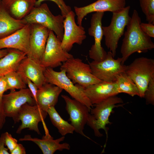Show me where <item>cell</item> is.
<instances>
[{
  "label": "cell",
  "mask_w": 154,
  "mask_h": 154,
  "mask_svg": "<svg viewBox=\"0 0 154 154\" xmlns=\"http://www.w3.org/2000/svg\"><path fill=\"white\" fill-rule=\"evenodd\" d=\"M141 19L137 11L134 10L124 33L120 48L122 63L124 64L130 56L135 52L145 53L154 48L151 38L140 29Z\"/></svg>",
  "instance_id": "obj_1"
},
{
  "label": "cell",
  "mask_w": 154,
  "mask_h": 154,
  "mask_svg": "<svg viewBox=\"0 0 154 154\" xmlns=\"http://www.w3.org/2000/svg\"><path fill=\"white\" fill-rule=\"evenodd\" d=\"M123 101L120 97L116 96L110 97L102 102L96 104L90 111L87 124L94 131L95 135L100 137L102 136L100 130L103 129L108 137L106 126L111 123L109 117L113 110L115 108L121 106Z\"/></svg>",
  "instance_id": "obj_2"
},
{
  "label": "cell",
  "mask_w": 154,
  "mask_h": 154,
  "mask_svg": "<svg viewBox=\"0 0 154 154\" xmlns=\"http://www.w3.org/2000/svg\"><path fill=\"white\" fill-rule=\"evenodd\" d=\"M130 6L112 13L110 25L102 26L106 46L114 58L116 55L119 41L124 34L125 29L131 17L129 15Z\"/></svg>",
  "instance_id": "obj_3"
},
{
  "label": "cell",
  "mask_w": 154,
  "mask_h": 154,
  "mask_svg": "<svg viewBox=\"0 0 154 154\" xmlns=\"http://www.w3.org/2000/svg\"><path fill=\"white\" fill-rule=\"evenodd\" d=\"M24 19L28 23L37 24L46 27L55 33L61 41L62 40L64 18L62 15H53L46 4L35 6Z\"/></svg>",
  "instance_id": "obj_4"
},
{
  "label": "cell",
  "mask_w": 154,
  "mask_h": 154,
  "mask_svg": "<svg viewBox=\"0 0 154 154\" xmlns=\"http://www.w3.org/2000/svg\"><path fill=\"white\" fill-rule=\"evenodd\" d=\"M46 82L60 87L68 93L75 99L86 106L90 110L93 107L84 91V88L76 84L74 85L67 76L65 71L57 72L53 68H47L44 71Z\"/></svg>",
  "instance_id": "obj_5"
},
{
  "label": "cell",
  "mask_w": 154,
  "mask_h": 154,
  "mask_svg": "<svg viewBox=\"0 0 154 154\" xmlns=\"http://www.w3.org/2000/svg\"><path fill=\"white\" fill-rule=\"evenodd\" d=\"M125 72L137 86L139 97L144 98L149 81L154 78V59L144 57L137 58L127 66Z\"/></svg>",
  "instance_id": "obj_6"
},
{
  "label": "cell",
  "mask_w": 154,
  "mask_h": 154,
  "mask_svg": "<svg viewBox=\"0 0 154 154\" xmlns=\"http://www.w3.org/2000/svg\"><path fill=\"white\" fill-rule=\"evenodd\" d=\"M60 70L65 71L73 83L84 88L102 81L93 74L89 64L84 63L79 58L73 57L69 59L60 66Z\"/></svg>",
  "instance_id": "obj_7"
},
{
  "label": "cell",
  "mask_w": 154,
  "mask_h": 154,
  "mask_svg": "<svg viewBox=\"0 0 154 154\" xmlns=\"http://www.w3.org/2000/svg\"><path fill=\"white\" fill-rule=\"evenodd\" d=\"M121 58L115 59L110 51L107 52L106 58L97 62H89L93 74L97 78L109 82H115L117 76L125 72L127 66L122 63Z\"/></svg>",
  "instance_id": "obj_8"
},
{
  "label": "cell",
  "mask_w": 154,
  "mask_h": 154,
  "mask_svg": "<svg viewBox=\"0 0 154 154\" xmlns=\"http://www.w3.org/2000/svg\"><path fill=\"white\" fill-rule=\"evenodd\" d=\"M73 56L65 50L61 46V41L52 31H50L46 47L40 61L44 68H55L62 64Z\"/></svg>",
  "instance_id": "obj_9"
},
{
  "label": "cell",
  "mask_w": 154,
  "mask_h": 154,
  "mask_svg": "<svg viewBox=\"0 0 154 154\" xmlns=\"http://www.w3.org/2000/svg\"><path fill=\"white\" fill-rule=\"evenodd\" d=\"M2 102L4 113L6 117L12 118L15 123L18 122L19 112L22 106L26 103L36 104L29 88L19 91L10 90L8 94H4Z\"/></svg>",
  "instance_id": "obj_10"
},
{
  "label": "cell",
  "mask_w": 154,
  "mask_h": 154,
  "mask_svg": "<svg viewBox=\"0 0 154 154\" xmlns=\"http://www.w3.org/2000/svg\"><path fill=\"white\" fill-rule=\"evenodd\" d=\"M61 97L66 103V109L69 115V120L73 127L74 131L91 139L84 133L83 130L87 124L90 110L85 105L68 96L62 95Z\"/></svg>",
  "instance_id": "obj_11"
},
{
  "label": "cell",
  "mask_w": 154,
  "mask_h": 154,
  "mask_svg": "<svg viewBox=\"0 0 154 154\" xmlns=\"http://www.w3.org/2000/svg\"><path fill=\"white\" fill-rule=\"evenodd\" d=\"M47 115V112L40 109L37 104H25L22 106L19 112L18 121L19 122L21 121V123L17 130L16 133H20L23 129L28 128L40 135L38 123L44 122Z\"/></svg>",
  "instance_id": "obj_12"
},
{
  "label": "cell",
  "mask_w": 154,
  "mask_h": 154,
  "mask_svg": "<svg viewBox=\"0 0 154 154\" xmlns=\"http://www.w3.org/2000/svg\"><path fill=\"white\" fill-rule=\"evenodd\" d=\"M75 16L71 10L66 16L63 22L64 33L61 46L67 52L71 50L74 43L81 44L86 37L84 28L76 23Z\"/></svg>",
  "instance_id": "obj_13"
},
{
  "label": "cell",
  "mask_w": 154,
  "mask_h": 154,
  "mask_svg": "<svg viewBox=\"0 0 154 154\" xmlns=\"http://www.w3.org/2000/svg\"><path fill=\"white\" fill-rule=\"evenodd\" d=\"M104 12H95L92 14L90 21V26L88 29L89 35L94 37V44L89 51L90 58L93 60L100 62L106 58L107 52L101 46L104 36L102 29V20Z\"/></svg>",
  "instance_id": "obj_14"
},
{
  "label": "cell",
  "mask_w": 154,
  "mask_h": 154,
  "mask_svg": "<svg viewBox=\"0 0 154 154\" xmlns=\"http://www.w3.org/2000/svg\"><path fill=\"white\" fill-rule=\"evenodd\" d=\"M50 30L37 24H31L29 49L27 56L40 64Z\"/></svg>",
  "instance_id": "obj_15"
},
{
  "label": "cell",
  "mask_w": 154,
  "mask_h": 154,
  "mask_svg": "<svg viewBox=\"0 0 154 154\" xmlns=\"http://www.w3.org/2000/svg\"><path fill=\"white\" fill-rule=\"evenodd\" d=\"M125 5L126 0H97L84 7L75 6L74 9L77 16V24L82 26L83 18L90 13L105 11L113 13L123 9Z\"/></svg>",
  "instance_id": "obj_16"
},
{
  "label": "cell",
  "mask_w": 154,
  "mask_h": 154,
  "mask_svg": "<svg viewBox=\"0 0 154 154\" xmlns=\"http://www.w3.org/2000/svg\"><path fill=\"white\" fill-rule=\"evenodd\" d=\"M31 24L27 23L24 27L13 33L0 39V49L13 48L27 54L29 49Z\"/></svg>",
  "instance_id": "obj_17"
},
{
  "label": "cell",
  "mask_w": 154,
  "mask_h": 154,
  "mask_svg": "<svg viewBox=\"0 0 154 154\" xmlns=\"http://www.w3.org/2000/svg\"><path fill=\"white\" fill-rule=\"evenodd\" d=\"M44 127L45 135L42 136V139L33 138L31 135H27L19 139V141H29L34 142L38 146L43 154H53L58 150L61 151L64 149H70V146L68 143H60L64 140V136H62L54 139L49 134L46 126H45Z\"/></svg>",
  "instance_id": "obj_18"
},
{
  "label": "cell",
  "mask_w": 154,
  "mask_h": 154,
  "mask_svg": "<svg viewBox=\"0 0 154 154\" xmlns=\"http://www.w3.org/2000/svg\"><path fill=\"white\" fill-rule=\"evenodd\" d=\"M45 69L40 63L27 56L21 61L16 71L24 81L29 79L39 89L46 82L44 75Z\"/></svg>",
  "instance_id": "obj_19"
},
{
  "label": "cell",
  "mask_w": 154,
  "mask_h": 154,
  "mask_svg": "<svg viewBox=\"0 0 154 154\" xmlns=\"http://www.w3.org/2000/svg\"><path fill=\"white\" fill-rule=\"evenodd\" d=\"M84 91L93 105L119 94L116 82L104 81L84 88Z\"/></svg>",
  "instance_id": "obj_20"
},
{
  "label": "cell",
  "mask_w": 154,
  "mask_h": 154,
  "mask_svg": "<svg viewBox=\"0 0 154 154\" xmlns=\"http://www.w3.org/2000/svg\"><path fill=\"white\" fill-rule=\"evenodd\" d=\"M63 90L54 84L46 82L38 89L36 104L47 112L50 107L55 106Z\"/></svg>",
  "instance_id": "obj_21"
},
{
  "label": "cell",
  "mask_w": 154,
  "mask_h": 154,
  "mask_svg": "<svg viewBox=\"0 0 154 154\" xmlns=\"http://www.w3.org/2000/svg\"><path fill=\"white\" fill-rule=\"evenodd\" d=\"M27 23L24 19H17L12 17L0 1V39L13 33Z\"/></svg>",
  "instance_id": "obj_22"
},
{
  "label": "cell",
  "mask_w": 154,
  "mask_h": 154,
  "mask_svg": "<svg viewBox=\"0 0 154 154\" xmlns=\"http://www.w3.org/2000/svg\"><path fill=\"white\" fill-rule=\"evenodd\" d=\"M37 0H2L5 7L14 18L22 19L35 7Z\"/></svg>",
  "instance_id": "obj_23"
},
{
  "label": "cell",
  "mask_w": 154,
  "mask_h": 154,
  "mask_svg": "<svg viewBox=\"0 0 154 154\" xmlns=\"http://www.w3.org/2000/svg\"><path fill=\"white\" fill-rule=\"evenodd\" d=\"M8 49L7 54L0 59V77L16 71L21 61L27 56L26 53L21 51Z\"/></svg>",
  "instance_id": "obj_24"
},
{
  "label": "cell",
  "mask_w": 154,
  "mask_h": 154,
  "mask_svg": "<svg viewBox=\"0 0 154 154\" xmlns=\"http://www.w3.org/2000/svg\"><path fill=\"white\" fill-rule=\"evenodd\" d=\"M115 82L119 94L123 93L131 96H139L137 86L125 72H122L117 76Z\"/></svg>",
  "instance_id": "obj_25"
},
{
  "label": "cell",
  "mask_w": 154,
  "mask_h": 154,
  "mask_svg": "<svg viewBox=\"0 0 154 154\" xmlns=\"http://www.w3.org/2000/svg\"><path fill=\"white\" fill-rule=\"evenodd\" d=\"M47 112L52 124L57 129L58 132L62 136H64L68 134L73 133L74 131L73 127L61 117L54 106L49 108Z\"/></svg>",
  "instance_id": "obj_26"
},
{
  "label": "cell",
  "mask_w": 154,
  "mask_h": 154,
  "mask_svg": "<svg viewBox=\"0 0 154 154\" xmlns=\"http://www.w3.org/2000/svg\"><path fill=\"white\" fill-rule=\"evenodd\" d=\"M4 76L7 82L8 90H21L26 88V84L16 71L10 72Z\"/></svg>",
  "instance_id": "obj_27"
},
{
  "label": "cell",
  "mask_w": 154,
  "mask_h": 154,
  "mask_svg": "<svg viewBox=\"0 0 154 154\" xmlns=\"http://www.w3.org/2000/svg\"><path fill=\"white\" fill-rule=\"evenodd\" d=\"M139 2L146 20L154 24V0H139Z\"/></svg>",
  "instance_id": "obj_28"
},
{
  "label": "cell",
  "mask_w": 154,
  "mask_h": 154,
  "mask_svg": "<svg viewBox=\"0 0 154 154\" xmlns=\"http://www.w3.org/2000/svg\"><path fill=\"white\" fill-rule=\"evenodd\" d=\"M49 0L54 2L60 10L61 15L65 18L68 13L71 11V7L67 5L63 0H37L35 6H39L43 1Z\"/></svg>",
  "instance_id": "obj_29"
},
{
  "label": "cell",
  "mask_w": 154,
  "mask_h": 154,
  "mask_svg": "<svg viewBox=\"0 0 154 154\" xmlns=\"http://www.w3.org/2000/svg\"><path fill=\"white\" fill-rule=\"evenodd\" d=\"M144 98L147 104L154 105V78L149 81L145 92Z\"/></svg>",
  "instance_id": "obj_30"
},
{
  "label": "cell",
  "mask_w": 154,
  "mask_h": 154,
  "mask_svg": "<svg viewBox=\"0 0 154 154\" xmlns=\"http://www.w3.org/2000/svg\"><path fill=\"white\" fill-rule=\"evenodd\" d=\"M5 133V145L7 146L10 153L18 145V141L16 139L13 137L8 132H6Z\"/></svg>",
  "instance_id": "obj_31"
},
{
  "label": "cell",
  "mask_w": 154,
  "mask_h": 154,
  "mask_svg": "<svg viewBox=\"0 0 154 154\" xmlns=\"http://www.w3.org/2000/svg\"><path fill=\"white\" fill-rule=\"evenodd\" d=\"M142 31L151 38L154 37V24L148 23H141L140 25Z\"/></svg>",
  "instance_id": "obj_32"
},
{
  "label": "cell",
  "mask_w": 154,
  "mask_h": 154,
  "mask_svg": "<svg viewBox=\"0 0 154 154\" xmlns=\"http://www.w3.org/2000/svg\"><path fill=\"white\" fill-rule=\"evenodd\" d=\"M24 81L26 84L28 86L30 90L36 104L37 95L38 89V88L36 84L28 78L25 79L24 80Z\"/></svg>",
  "instance_id": "obj_33"
},
{
  "label": "cell",
  "mask_w": 154,
  "mask_h": 154,
  "mask_svg": "<svg viewBox=\"0 0 154 154\" xmlns=\"http://www.w3.org/2000/svg\"><path fill=\"white\" fill-rule=\"evenodd\" d=\"M7 90V82L5 76L0 77V100H2L4 93Z\"/></svg>",
  "instance_id": "obj_34"
},
{
  "label": "cell",
  "mask_w": 154,
  "mask_h": 154,
  "mask_svg": "<svg viewBox=\"0 0 154 154\" xmlns=\"http://www.w3.org/2000/svg\"><path fill=\"white\" fill-rule=\"evenodd\" d=\"M5 133L1 134L0 137V154H9L7 148L5 147Z\"/></svg>",
  "instance_id": "obj_35"
},
{
  "label": "cell",
  "mask_w": 154,
  "mask_h": 154,
  "mask_svg": "<svg viewBox=\"0 0 154 154\" xmlns=\"http://www.w3.org/2000/svg\"><path fill=\"white\" fill-rule=\"evenodd\" d=\"M11 154H25L26 150L23 145L18 143L15 148L10 153Z\"/></svg>",
  "instance_id": "obj_36"
},
{
  "label": "cell",
  "mask_w": 154,
  "mask_h": 154,
  "mask_svg": "<svg viewBox=\"0 0 154 154\" xmlns=\"http://www.w3.org/2000/svg\"><path fill=\"white\" fill-rule=\"evenodd\" d=\"M6 117L3 111L2 100H0V130L5 123Z\"/></svg>",
  "instance_id": "obj_37"
},
{
  "label": "cell",
  "mask_w": 154,
  "mask_h": 154,
  "mask_svg": "<svg viewBox=\"0 0 154 154\" xmlns=\"http://www.w3.org/2000/svg\"><path fill=\"white\" fill-rule=\"evenodd\" d=\"M8 50V48L0 49V59L7 54Z\"/></svg>",
  "instance_id": "obj_38"
},
{
  "label": "cell",
  "mask_w": 154,
  "mask_h": 154,
  "mask_svg": "<svg viewBox=\"0 0 154 154\" xmlns=\"http://www.w3.org/2000/svg\"><path fill=\"white\" fill-rule=\"evenodd\" d=\"M1 0H0V1H1Z\"/></svg>",
  "instance_id": "obj_39"
}]
</instances>
